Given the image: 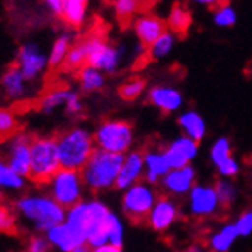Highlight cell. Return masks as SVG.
Segmentation results:
<instances>
[{"instance_id": "6da1fadb", "label": "cell", "mask_w": 252, "mask_h": 252, "mask_svg": "<svg viewBox=\"0 0 252 252\" xmlns=\"http://www.w3.org/2000/svg\"><path fill=\"white\" fill-rule=\"evenodd\" d=\"M112 212L103 201L88 199L80 201L74 207L68 209L65 215V222L73 225L74 228L85 236L86 245L93 249L107 242V226Z\"/></svg>"}, {"instance_id": "7a4b0ae2", "label": "cell", "mask_w": 252, "mask_h": 252, "mask_svg": "<svg viewBox=\"0 0 252 252\" xmlns=\"http://www.w3.org/2000/svg\"><path fill=\"white\" fill-rule=\"evenodd\" d=\"M17 213L28 220L35 230L47 233L50 228L65 222L66 210L50 195H23L15 201Z\"/></svg>"}, {"instance_id": "3957f363", "label": "cell", "mask_w": 252, "mask_h": 252, "mask_svg": "<svg viewBox=\"0 0 252 252\" xmlns=\"http://www.w3.org/2000/svg\"><path fill=\"white\" fill-rule=\"evenodd\" d=\"M123 160V154H113L95 148L80 171L85 188L93 192H103L115 188Z\"/></svg>"}, {"instance_id": "277c9868", "label": "cell", "mask_w": 252, "mask_h": 252, "mask_svg": "<svg viewBox=\"0 0 252 252\" xmlns=\"http://www.w3.org/2000/svg\"><path fill=\"white\" fill-rule=\"evenodd\" d=\"M94 136L86 128L73 127L56 137L59 163L62 169L82 171L88 158L95 150Z\"/></svg>"}, {"instance_id": "5b68a950", "label": "cell", "mask_w": 252, "mask_h": 252, "mask_svg": "<svg viewBox=\"0 0 252 252\" xmlns=\"http://www.w3.org/2000/svg\"><path fill=\"white\" fill-rule=\"evenodd\" d=\"M61 169L59 154L55 137H36L31 147V171L29 178L39 185L47 181Z\"/></svg>"}, {"instance_id": "8992f818", "label": "cell", "mask_w": 252, "mask_h": 252, "mask_svg": "<svg viewBox=\"0 0 252 252\" xmlns=\"http://www.w3.org/2000/svg\"><path fill=\"white\" fill-rule=\"evenodd\" d=\"M133 127L124 120H106L94 133V142L98 150L113 154H127L133 145Z\"/></svg>"}, {"instance_id": "52a82bcc", "label": "cell", "mask_w": 252, "mask_h": 252, "mask_svg": "<svg viewBox=\"0 0 252 252\" xmlns=\"http://www.w3.org/2000/svg\"><path fill=\"white\" fill-rule=\"evenodd\" d=\"M47 189H49V195L61 207L68 210L82 201L85 185L79 171L61 168L47 181Z\"/></svg>"}, {"instance_id": "ba28073f", "label": "cell", "mask_w": 252, "mask_h": 252, "mask_svg": "<svg viewBox=\"0 0 252 252\" xmlns=\"http://www.w3.org/2000/svg\"><path fill=\"white\" fill-rule=\"evenodd\" d=\"M158 198L154 186L145 181L136 183L134 186L124 190L121 204L123 213L133 223H147V218Z\"/></svg>"}, {"instance_id": "9c48e42d", "label": "cell", "mask_w": 252, "mask_h": 252, "mask_svg": "<svg viewBox=\"0 0 252 252\" xmlns=\"http://www.w3.org/2000/svg\"><path fill=\"white\" fill-rule=\"evenodd\" d=\"M88 45L86 65L97 68L101 73H115L121 63V50L107 42L100 35H89L85 38Z\"/></svg>"}, {"instance_id": "30bf717a", "label": "cell", "mask_w": 252, "mask_h": 252, "mask_svg": "<svg viewBox=\"0 0 252 252\" xmlns=\"http://www.w3.org/2000/svg\"><path fill=\"white\" fill-rule=\"evenodd\" d=\"M188 209L195 218L207 219L220 212L219 199L213 185H195L188 193Z\"/></svg>"}, {"instance_id": "8fae6325", "label": "cell", "mask_w": 252, "mask_h": 252, "mask_svg": "<svg viewBox=\"0 0 252 252\" xmlns=\"http://www.w3.org/2000/svg\"><path fill=\"white\" fill-rule=\"evenodd\" d=\"M63 109L70 117H77L83 112V104L80 95L73 89L55 88L39 100V110L44 113H53L58 109Z\"/></svg>"}, {"instance_id": "7c38bea8", "label": "cell", "mask_w": 252, "mask_h": 252, "mask_svg": "<svg viewBox=\"0 0 252 252\" xmlns=\"http://www.w3.org/2000/svg\"><path fill=\"white\" fill-rule=\"evenodd\" d=\"M15 66L21 71L26 82L38 79L49 66V56L35 42H26L18 49Z\"/></svg>"}, {"instance_id": "4fadbf2b", "label": "cell", "mask_w": 252, "mask_h": 252, "mask_svg": "<svg viewBox=\"0 0 252 252\" xmlns=\"http://www.w3.org/2000/svg\"><path fill=\"white\" fill-rule=\"evenodd\" d=\"M32 137L28 133L17 131L11 139H8L6 147V163L9 168L21 177H29L31 171V147Z\"/></svg>"}, {"instance_id": "5bb4252c", "label": "cell", "mask_w": 252, "mask_h": 252, "mask_svg": "<svg viewBox=\"0 0 252 252\" xmlns=\"http://www.w3.org/2000/svg\"><path fill=\"white\" fill-rule=\"evenodd\" d=\"M180 219V205L168 195H160L153 205V209L147 218V223L153 231L165 233L178 222Z\"/></svg>"}, {"instance_id": "9a60e30c", "label": "cell", "mask_w": 252, "mask_h": 252, "mask_svg": "<svg viewBox=\"0 0 252 252\" xmlns=\"http://www.w3.org/2000/svg\"><path fill=\"white\" fill-rule=\"evenodd\" d=\"M165 156L168 158V163L171 169H178L192 165L193 160L198 157L199 144L188 136H178L172 139L165 148Z\"/></svg>"}, {"instance_id": "2e32d148", "label": "cell", "mask_w": 252, "mask_h": 252, "mask_svg": "<svg viewBox=\"0 0 252 252\" xmlns=\"http://www.w3.org/2000/svg\"><path fill=\"white\" fill-rule=\"evenodd\" d=\"M145 165H144V151L141 150H130L124 154V160L121 165L120 175L117 178L115 188L118 190H127L128 188L134 186L144 178Z\"/></svg>"}, {"instance_id": "e0dca14e", "label": "cell", "mask_w": 252, "mask_h": 252, "mask_svg": "<svg viewBox=\"0 0 252 252\" xmlns=\"http://www.w3.org/2000/svg\"><path fill=\"white\" fill-rule=\"evenodd\" d=\"M168 196H185L196 185V171L192 165L171 169L160 181Z\"/></svg>"}, {"instance_id": "ac0fdd59", "label": "cell", "mask_w": 252, "mask_h": 252, "mask_svg": "<svg viewBox=\"0 0 252 252\" xmlns=\"http://www.w3.org/2000/svg\"><path fill=\"white\" fill-rule=\"evenodd\" d=\"M131 25L137 41H139L144 49H148L160 35H163L168 31L166 23L160 17H156L153 14L137 15Z\"/></svg>"}, {"instance_id": "d6986e66", "label": "cell", "mask_w": 252, "mask_h": 252, "mask_svg": "<svg viewBox=\"0 0 252 252\" xmlns=\"http://www.w3.org/2000/svg\"><path fill=\"white\" fill-rule=\"evenodd\" d=\"M45 239H47L50 246H53L55 249L61 252H71L74 248L86 243L85 236L77 228H74L68 222H62L50 228V230L45 233Z\"/></svg>"}, {"instance_id": "ffe728a7", "label": "cell", "mask_w": 252, "mask_h": 252, "mask_svg": "<svg viewBox=\"0 0 252 252\" xmlns=\"http://www.w3.org/2000/svg\"><path fill=\"white\" fill-rule=\"evenodd\" d=\"M148 101L158 109L165 115H171L174 112H178L183 107V95L178 89L172 86L157 85L148 91Z\"/></svg>"}, {"instance_id": "44dd1931", "label": "cell", "mask_w": 252, "mask_h": 252, "mask_svg": "<svg viewBox=\"0 0 252 252\" xmlns=\"http://www.w3.org/2000/svg\"><path fill=\"white\" fill-rule=\"evenodd\" d=\"M144 180L148 185L154 186L162 181V178L171 171V166L168 163V158L165 156L163 148H151L144 151Z\"/></svg>"}, {"instance_id": "7402d4cb", "label": "cell", "mask_w": 252, "mask_h": 252, "mask_svg": "<svg viewBox=\"0 0 252 252\" xmlns=\"http://www.w3.org/2000/svg\"><path fill=\"white\" fill-rule=\"evenodd\" d=\"M177 123L183 131V136L190 137V139L196 141L198 144L204 139L205 133H207V124H205V120L196 110H185L183 113H180L177 118Z\"/></svg>"}, {"instance_id": "603a6c76", "label": "cell", "mask_w": 252, "mask_h": 252, "mask_svg": "<svg viewBox=\"0 0 252 252\" xmlns=\"http://www.w3.org/2000/svg\"><path fill=\"white\" fill-rule=\"evenodd\" d=\"M239 237L240 236L237 233L234 222H226L219 226V230H215L209 236L207 243L212 252H228L237 242Z\"/></svg>"}, {"instance_id": "cb8c5ba5", "label": "cell", "mask_w": 252, "mask_h": 252, "mask_svg": "<svg viewBox=\"0 0 252 252\" xmlns=\"http://www.w3.org/2000/svg\"><path fill=\"white\" fill-rule=\"evenodd\" d=\"M190 25H192V14L189 12V9L180 2L174 3L166 23V28H169V32L178 36H185L189 32Z\"/></svg>"}, {"instance_id": "d4e9b609", "label": "cell", "mask_w": 252, "mask_h": 252, "mask_svg": "<svg viewBox=\"0 0 252 252\" xmlns=\"http://www.w3.org/2000/svg\"><path fill=\"white\" fill-rule=\"evenodd\" d=\"M2 88L9 98H21L26 93V80L21 71L14 65L2 76Z\"/></svg>"}, {"instance_id": "484cf974", "label": "cell", "mask_w": 252, "mask_h": 252, "mask_svg": "<svg viewBox=\"0 0 252 252\" xmlns=\"http://www.w3.org/2000/svg\"><path fill=\"white\" fill-rule=\"evenodd\" d=\"M77 79L82 91H85V93H95V91H100L106 83L104 74L98 71L97 68L89 65L80 68L77 71Z\"/></svg>"}, {"instance_id": "4316f807", "label": "cell", "mask_w": 252, "mask_h": 252, "mask_svg": "<svg viewBox=\"0 0 252 252\" xmlns=\"http://www.w3.org/2000/svg\"><path fill=\"white\" fill-rule=\"evenodd\" d=\"M213 186H215V190H216V195L219 199L220 210H223V212L230 210L239 198V189L234 185V181L226 180V178H220L215 183Z\"/></svg>"}, {"instance_id": "83f0119b", "label": "cell", "mask_w": 252, "mask_h": 252, "mask_svg": "<svg viewBox=\"0 0 252 252\" xmlns=\"http://www.w3.org/2000/svg\"><path fill=\"white\" fill-rule=\"evenodd\" d=\"M73 47V39L68 33H63L61 36L56 38V41L53 42L50 53H49V66L50 68H58L63 65L66 55L70 52V49Z\"/></svg>"}, {"instance_id": "f1b7e54d", "label": "cell", "mask_w": 252, "mask_h": 252, "mask_svg": "<svg viewBox=\"0 0 252 252\" xmlns=\"http://www.w3.org/2000/svg\"><path fill=\"white\" fill-rule=\"evenodd\" d=\"M88 62V45L85 39H82L77 44H73V47L70 49L66 55V59L62 65L63 70L66 71H79L82 66H85Z\"/></svg>"}, {"instance_id": "f546056e", "label": "cell", "mask_w": 252, "mask_h": 252, "mask_svg": "<svg viewBox=\"0 0 252 252\" xmlns=\"http://www.w3.org/2000/svg\"><path fill=\"white\" fill-rule=\"evenodd\" d=\"M174 44H175V35L171 33L169 31H166L163 35H160L147 49V55L150 59L158 61V59L168 56L172 52Z\"/></svg>"}, {"instance_id": "4dcf8cb0", "label": "cell", "mask_w": 252, "mask_h": 252, "mask_svg": "<svg viewBox=\"0 0 252 252\" xmlns=\"http://www.w3.org/2000/svg\"><path fill=\"white\" fill-rule=\"evenodd\" d=\"M141 9V0H113V11L121 25H128Z\"/></svg>"}, {"instance_id": "1f68e13d", "label": "cell", "mask_w": 252, "mask_h": 252, "mask_svg": "<svg viewBox=\"0 0 252 252\" xmlns=\"http://www.w3.org/2000/svg\"><path fill=\"white\" fill-rule=\"evenodd\" d=\"M230 157H233V144L230 141V137H226V136L218 137L210 147V160L213 166L215 168L219 166Z\"/></svg>"}, {"instance_id": "d6a6232c", "label": "cell", "mask_w": 252, "mask_h": 252, "mask_svg": "<svg viewBox=\"0 0 252 252\" xmlns=\"http://www.w3.org/2000/svg\"><path fill=\"white\" fill-rule=\"evenodd\" d=\"M0 188L8 190H20L25 188V177L14 172L5 160H0Z\"/></svg>"}, {"instance_id": "836d02e7", "label": "cell", "mask_w": 252, "mask_h": 252, "mask_svg": "<svg viewBox=\"0 0 252 252\" xmlns=\"http://www.w3.org/2000/svg\"><path fill=\"white\" fill-rule=\"evenodd\" d=\"M144 91H145V80L141 77H131L120 85L118 95L124 101H134L142 95Z\"/></svg>"}, {"instance_id": "e575fe53", "label": "cell", "mask_w": 252, "mask_h": 252, "mask_svg": "<svg viewBox=\"0 0 252 252\" xmlns=\"http://www.w3.org/2000/svg\"><path fill=\"white\" fill-rule=\"evenodd\" d=\"M213 20L215 25L219 28H230L234 26L237 15L226 0H220L216 6H213Z\"/></svg>"}, {"instance_id": "d590c367", "label": "cell", "mask_w": 252, "mask_h": 252, "mask_svg": "<svg viewBox=\"0 0 252 252\" xmlns=\"http://www.w3.org/2000/svg\"><path fill=\"white\" fill-rule=\"evenodd\" d=\"M20 123L9 109H0V142L8 141L17 133Z\"/></svg>"}, {"instance_id": "8d00e7d4", "label": "cell", "mask_w": 252, "mask_h": 252, "mask_svg": "<svg viewBox=\"0 0 252 252\" xmlns=\"http://www.w3.org/2000/svg\"><path fill=\"white\" fill-rule=\"evenodd\" d=\"M86 17V3L80 2H65L62 18L74 28L80 26Z\"/></svg>"}, {"instance_id": "74e56055", "label": "cell", "mask_w": 252, "mask_h": 252, "mask_svg": "<svg viewBox=\"0 0 252 252\" xmlns=\"http://www.w3.org/2000/svg\"><path fill=\"white\" fill-rule=\"evenodd\" d=\"M107 242L115 246H123L124 242V225L123 220L112 212L110 219H109V226H107Z\"/></svg>"}, {"instance_id": "f35d334b", "label": "cell", "mask_w": 252, "mask_h": 252, "mask_svg": "<svg viewBox=\"0 0 252 252\" xmlns=\"http://www.w3.org/2000/svg\"><path fill=\"white\" fill-rule=\"evenodd\" d=\"M0 233L9 236L17 234V216L9 207L2 204H0Z\"/></svg>"}, {"instance_id": "ab89813d", "label": "cell", "mask_w": 252, "mask_h": 252, "mask_svg": "<svg viewBox=\"0 0 252 252\" xmlns=\"http://www.w3.org/2000/svg\"><path fill=\"white\" fill-rule=\"evenodd\" d=\"M234 225L240 237H249L252 234V209L242 212L234 220Z\"/></svg>"}, {"instance_id": "60d3db41", "label": "cell", "mask_w": 252, "mask_h": 252, "mask_svg": "<svg viewBox=\"0 0 252 252\" xmlns=\"http://www.w3.org/2000/svg\"><path fill=\"white\" fill-rule=\"evenodd\" d=\"M218 171V174L222 177V178H226V180H231L234 178L239 172H240V165L236 160V157H230L228 160H225L223 163H220L219 166L215 168Z\"/></svg>"}, {"instance_id": "b9f144b4", "label": "cell", "mask_w": 252, "mask_h": 252, "mask_svg": "<svg viewBox=\"0 0 252 252\" xmlns=\"http://www.w3.org/2000/svg\"><path fill=\"white\" fill-rule=\"evenodd\" d=\"M49 251H50V243L42 236L32 237L26 246V252H49Z\"/></svg>"}, {"instance_id": "7bdbcfd3", "label": "cell", "mask_w": 252, "mask_h": 252, "mask_svg": "<svg viewBox=\"0 0 252 252\" xmlns=\"http://www.w3.org/2000/svg\"><path fill=\"white\" fill-rule=\"evenodd\" d=\"M44 2H45V5L49 6L52 14H55L56 17H62L65 0H44Z\"/></svg>"}, {"instance_id": "ee69618b", "label": "cell", "mask_w": 252, "mask_h": 252, "mask_svg": "<svg viewBox=\"0 0 252 252\" xmlns=\"http://www.w3.org/2000/svg\"><path fill=\"white\" fill-rule=\"evenodd\" d=\"M91 252H123V249L120 246H115V245H110V243H106V245H101V246H97V248H93Z\"/></svg>"}, {"instance_id": "f6af8a7d", "label": "cell", "mask_w": 252, "mask_h": 252, "mask_svg": "<svg viewBox=\"0 0 252 252\" xmlns=\"http://www.w3.org/2000/svg\"><path fill=\"white\" fill-rule=\"evenodd\" d=\"M193 2H196V3H199V5H207V6H216L220 0H193Z\"/></svg>"}, {"instance_id": "bcb514c9", "label": "cell", "mask_w": 252, "mask_h": 252, "mask_svg": "<svg viewBox=\"0 0 252 252\" xmlns=\"http://www.w3.org/2000/svg\"><path fill=\"white\" fill-rule=\"evenodd\" d=\"M71 252H91V248L86 245V243H83V245H80V246H77V248H74Z\"/></svg>"}, {"instance_id": "7dc6e473", "label": "cell", "mask_w": 252, "mask_h": 252, "mask_svg": "<svg viewBox=\"0 0 252 252\" xmlns=\"http://www.w3.org/2000/svg\"><path fill=\"white\" fill-rule=\"evenodd\" d=\"M183 252H202V248L198 246V245H192V246H189L188 249H185Z\"/></svg>"}, {"instance_id": "c3c4849f", "label": "cell", "mask_w": 252, "mask_h": 252, "mask_svg": "<svg viewBox=\"0 0 252 252\" xmlns=\"http://www.w3.org/2000/svg\"><path fill=\"white\" fill-rule=\"evenodd\" d=\"M65 2H80V3H86L88 0H65Z\"/></svg>"}, {"instance_id": "681fc988", "label": "cell", "mask_w": 252, "mask_h": 252, "mask_svg": "<svg viewBox=\"0 0 252 252\" xmlns=\"http://www.w3.org/2000/svg\"><path fill=\"white\" fill-rule=\"evenodd\" d=\"M0 196H2V188H0Z\"/></svg>"}, {"instance_id": "f907efd6", "label": "cell", "mask_w": 252, "mask_h": 252, "mask_svg": "<svg viewBox=\"0 0 252 252\" xmlns=\"http://www.w3.org/2000/svg\"><path fill=\"white\" fill-rule=\"evenodd\" d=\"M209 252H212V251H209Z\"/></svg>"}]
</instances>
